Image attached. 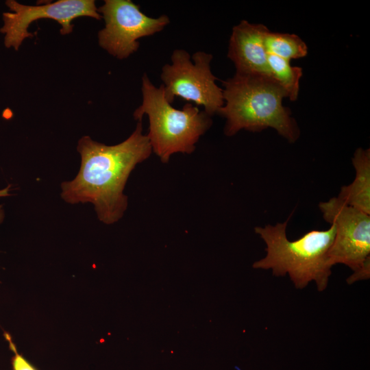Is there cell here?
Masks as SVG:
<instances>
[{"label": "cell", "instance_id": "obj_1", "mask_svg": "<svg viewBox=\"0 0 370 370\" xmlns=\"http://www.w3.org/2000/svg\"><path fill=\"white\" fill-rule=\"evenodd\" d=\"M81 165L76 177L62 184V198L69 204L91 203L98 219L112 224L121 219L127 207L123 190L136 166L147 159L152 149L143 134L142 120L122 143L106 145L88 136L78 141Z\"/></svg>", "mask_w": 370, "mask_h": 370}, {"label": "cell", "instance_id": "obj_2", "mask_svg": "<svg viewBox=\"0 0 370 370\" xmlns=\"http://www.w3.org/2000/svg\"><path fill=\"white\" fill-rule=\"evenodd\" d=\"M222 84L224 104L217 114L226 119V136L241 130L257 132L271 127L290 143L297 140V124L282 105L288 94L271 76L236 73Z\"/></svg>", "mask_w": 370, "mask_h": 370}, {"label": "cell", "instance_id": "obj_3", "mask_svg": "<svg viewBox=\"0 0 370 370\" xmlns=\"http://www.w3.org/2000/svg\"><path fill=\"white\" fill-rule=\"evenodd\" d=\"M291 215L275 225L255 227V232L266 244V256L254 262L252 267L270 269L277 277L288 275L297 289L304 288L313 281L317 290L323 291L332 273L328 251L335 228L330 225L326 230H311L291 241L287 237L286 227Z\"/></svg>", "mask_w": 370, "mask_h": 370}, {"label": "cell", "instance_id": "obj_4", "mask_svg": "<svg viewBox=\"0 0 370 370\" xmlns=\"http://www.w3.org/2000/svg\"><path fill=\"white\" fill-rule=\"evenodd\" d=\"M142 104L134 112V118L142 120L147 114L149 121L147 135L152 151L163 163L175 153H191L199 138L211 127L212 116L187 102L182 110L175 108L164 97L163 86L156 88L145 73L142 77Z\"/></svg>", "mask_w": 370, "mask_h": 370}, {"label": "cell", "instance_id": "obj_5", "mask_svg": "<svg viewBox=\"0 0 370 370\" xmlns=\"http://www.w3.org/2000/svg\"><path fill=\"white\" fill-rule=\"evenodd\" d=\"M323 219L335 228L328 251L330 264H343L353 271L347 279L352 284L370 278V214L349 206L338 198L321 201Z\"/></svg>", "mask_w": 370, "mask_h": 370}, {"label": "cell", "instance_id": "obj_6", "mask_svg": "<svg viewBox=\"0 0 370 370\" xmlns=\"http://www.w3.org/2000/svg\"><path fill=\"white\" fill-rule=\"evenodd\" d=\"M184 49H175L171 56V64L162 68L164 97L172 103L176 97L204 108L210 116L218 112L223 106V88L217 84L210 62L212 56L197 51L192 56Z\"/></svg>", "mask_w": 370, "mask_h": 370}, {"label": "cell", "instance_id": "obj_7", "mask_svg": "<svg viewBox=\"0 0 370 370\" xmlns=\"http://www.w3.org/2000/svg\"><path fill=\"white\" fill-rule=\"evenodd\" d=\"M97 11L106 23L98 33L99 44L120 60L137 51L139 38L162 31L170 23L165 14L158 18L147 16L130 0H105Z\"/></svg>", "mask_w": 370, "mask_h": 370}, {"label": "cell", "instance_id": "obj_8", "mask_svg": "<svg viewBox=\"0 0 370 370\" xmlns=\"http://www.w3.org/2000/svg\"><path fill=\"white\" fill-rule=\"evenodd\" d=\"M12 12L2 14L3 25L0 32L4 34V45L18 51L23 41L32 34L28 32L29 25L40 18L56 21L61 25L62 35L73 31L71 21L79 16L102 18L94 0H59L42 5H27L15 0L5 1Z\"/></svg>", "mask_w": 370, "mask_h": 370}, {"label": "cell", "instance_id": "obj_9", "mask_svg": "<svg viewBox=\"0 0 370 370\" xmlns=\"http://www.w3.org/2000/svg\"><path fill=\"white\" fill-rule=\"evenodd\" d=\"M269 29L262 24L243 20L234 26L229 40L227 57L236 73L271 76L264 38Z\"/></svg>", "mask_w": 370, "mask_h": 370}, {"label": "cell", "instance_id": "obj_10", "mask_svg": "<svg viewBox=\"0 0 370 370\" xmlns=\"http://www.w3.org/2000/svg\"><path fill=\"white\" fill-rule=\"evenodd\" d=\"M353 182L341 187L336 197L345 204L370 214V150L358 148L352 158Z\"/></svg>", "mask_w": 370, "mask_h": 370}, {"label": "cell", "instance_id": "obj_11", "mask_svg": "<svg viewBox=\"0 0 370 370\" xmlns=\"http://www.w3.org/2000/svg\"><path fill=\"white\" fill-rule=\"evenodd\" d=\"M264 45L268 54L291 61L305 57L308 47L297 35L287 33L267 32Z\"/></svg>", "mask_w": 370, "mask_h": 370}, {"label": "cell", "instance_id": "obj_12", "mask_svg": "<svg viewBox=\"0 0 370 370\" xmlns=\"http://www.w3.org/2000/svg\"><path fill=\"white\" fill-rule=\"evenodd\" d=\"M268 65L271 77L286 91L289 99L296 101L303 74L302 69L293 66L290 61L272 54H268Z\"/></svg>", "mask_w": 370, "mask_h": 370}, {"label": "cell", "instance_id": "obj_13", "mask_svg": "<svg viewBox=\"0 0 370 370\" xmlns=\"http://www.w3.org/2000/svg\"><path fill=\"white\" fill-rule=\"evenodd\" d=\"M4 336L9 343L10 349L14 352V356L12 358V370H37L22 355L18 353L10 334L5 333Z\"/></svg>", "mask_w": 370, "mask_h": 370}, {"label": "cell", "instance_id": "obj_14", "mask_svg": "<svg viewBox=\"0 0 370 370\" xmlns=\"http://www.w3.org/2000/svg\"><path fill=\"white\" fill-rule=\"evenodd\" d=\"M10 185L7 186L3 189H0V197L10 196Z\"/></svg>", "mask_w": 370, "mask_h": 370}, {"label": "cell", "instance_id": "obj_15", "mask_svg": "<svg viewBox=\"0 0 370 370\" xmlns=\"http://www.w3.org/2000/svg\"><path fill=\"white\" fill-rule=\"evenodd\" d=\"M3 206L0 204V224L3 221L5 218V212L2 209Z\"/></svg>", "mask_w": 370, "mask_h": 370}]
</instances>
